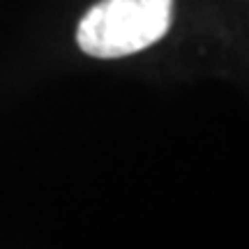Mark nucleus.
Listing matches in <instances>:
<instances>
[{"instance_id":"nucleus-1","label":"nucleus","mask_w":249,"mask_h":249,"mask_svg":"<svg viewBox=\"0 0 249 249\" xmlns=\"http://www.w3.org/2000/svg\"><path fill=\"white\" fill-rule=\"evenodd\" d=\"M173 0H99L76 30L79 46L92 58L139 53L166 35Z\"/></svg>"}]
</instances>
